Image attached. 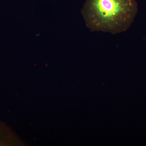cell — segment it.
I'll return each instance as SVG.
<instances>
[{
    "instance_id": "obj_1",
    "label": "cell",
    "mask_w": 146,
    "mask_h": 146,
    "mask_svg": "<svg viewBox=\"0 0 146 146\" xmlns=\"http://www.w3.org/2000/svg\"><path fill=\"white\" fill-rule=\"evenodd\" d=\"M138 10L136 0H86L82 13L91 31L115 35L130 27Z\"/></svg>"
}]
</instances>
